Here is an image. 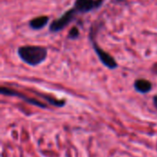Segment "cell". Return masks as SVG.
Masks as SVG:
<instances>
[{
	"mask_svg": "<svg viewBox=\"0 0 157 157\" xmlns=\"http://www.w3.org/2000/svg\"><path fill=\"white\" fill-rule=\"evenodd\" d=\"M17 55L26 64L29 66H38L46 60L48 50L43 46L24 45L17 49Z\"/></svg>",
	"mask_w": 157,
	"mask_h": 157,
	"instance_id": "6da1fadb",
	"label": "cell"
},
{
	"mask_svg": "<svg viewBox=\"0 0 157 157\" xmlns=\"http://www.w3.org/2000/svg\"><path fill=\"white\" fill-rule=\"evenodd\" d=\"M153 102H154L155 107L157 109V96H155V97L153 98Z\"/></svg>",
	"mask_w": 157,
	"mask_h": 157,
	"instance_id": "30bf717a",
	"label": "cell"
},
{
	"mask_svg": "<svg viewBox=\"0 0 157 157\" xmlns=\"http://www.w3.org/2000/svg\"><path fill=\"white\" fill-rule=\"evenodd\" d=\"M135 91L140 94H148L153 89V85L149 80L146 79H136L133 84Z\"/></svg>",
	"mask_w": 157,
	"mask_h": 157,
	"instance_id": "8992f818",
	"label": "cell"
},
{
	"mask_svg": "<svg viewBox=\"0 0 157 157\" xmlns=\"http://www.w3.org/2000/svg\"><path fill=\"white\" fill-rule=\"evenodd\" d=\"M50 17L48 16H40L37 17L33 19H31L29 23V26L30 29H34V30H40L41 29H43L48 23H49Z\"/></svg>",
	"mask_w": 157,
	"mask_h": 157,
	"instance_id": "52a82bcc",
	"label": "cell"
},
{
	"mask_svg": "<svg viewBox=\"0 0 157 157\" xmlns=\"http://www.w3.org/2000/svg\"><path fill=\"white\" fill-rule=\"evenodd\" d=\"M41 98H43L49 104L52 105V106H55V107H58V108H62L65 105V101L64 100H59V99H56V98H53L50 96H46V95H42V94H39Z\"/></svg>",
	"mask_w": 157,
	"mask_h": 157,
	"instance_id": "ba28073f",
	"label": "cell"
},
{
	"mask_svg": "<svg viewBox=\"0 0 157 157\" xmlns=\"http://www.w3.org/2000/svg\"><path fill=\"white\" fill-rule=\"evenodd\" d=\"M0 93L2 95H5V96H11V97H17V98H21L22 100H24L25 102L30 104V105H33V106H36L38 108H40V109H46V105L43 104L42 102L35 99V98H29L27 96H25L24 94L20 93V92H17L16 90H12L10 88H7V87H1L0 88Z\"/></svg>",
	"mask_w": 157,
	"mask_h": 157,
	"instance_id": "5b68a950",
	"label": "cell"
},
{
	"mask_svg": "<svg viewBox=\"0 0 157 157\" xmlns=\"http://www.w3.org/2000/svg\"><path fill=\"white\" fill-rule=\"evenodd\" d=\"M89 40H90V42L92 43V47H93L96 54L98 55L99 61L101 62V63L110 70H114V69L118 68L119 65H118V63L116 62V60L109 53H108L106 51H104L102 48H100L98 46L96 39H95V36L93 35L92 30L89 34Z\"/></svg>",
	"mask_w": 157,
	"mask_h": 157,
	"instance_id": "3957f363",
	"label": "cell"
},
{
	"mask_svg": "<svg viewBox=\"0 0 157 157\" xmlns=\"http://www.w3.org/2000/svg\"><path fill=\"white\" fill-rule=\"evenodd\" d=\"M77 15H78V12L73 6L72 8L66 10L60 17L52 21L49 27V30L52 33H56V32L63 30L64 28H66L75 19Z\"/></svg>",
	"mask_w": 157,
	"mask_h": 157,
	"instance_id": "7a4b0ae2",
	"label": "cell"
},
{
	"mask_svg": "<svg viewBox=\"0 0 157 157\" xmlns=\"http://www.w3.org/2000/svg\"><path fill=\"white\" fill-rule=\"evenodd\" d=\"M80 36V31L79 29L76 28V27H73L69 32H68V35H67V38L69 40H76L78 39V37Z\"/></svg>",
	"mask_w": 157,
	"mask_h": 157,
	"instance_id": "9c48e42d",
	"label": "cell"
},
{
	"mask_svg": "<svg viewBox=\"0 0 157 157\" xmlns=\"http://www.w3.org/2000/svg\"><path fill=\"white\" fill-rule=\"evenodd\" d=\"M103 2L104 0H75L74 7L78 14H86L99 8Z\"/></svg>",
	"mask_w": 157,
	"mask_h": 157,
	"instance_id": "277c9868",
	"label": "cell"
}]
</instances>
